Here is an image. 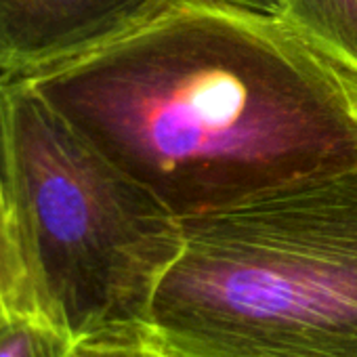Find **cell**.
Segmentation results:
<instances>
[{"label": "cell", "instance_id": "cell-1", "mask_svg": "<svg viewBox=\"0 0 357 357\" xmlns=\"http://www.w3.org/2000/svg\"><path fill=\"white\" fill-rule=\"evenodd\" d=\"M20 80L178 221L357 166V74L284 17L225 0H164Z\"/></svg>", "mask_w": 357, "mask_h": 357}, {"label": "cell", "instance_id": "cell-2", "mask_svg": "<svg viewBox=\"0 0 357 357\" xmlns=\"http://www.w3.org/2000/svg\"><path fill=\"white\" fill-rule=\"evenodd\" d=\"M149 334L168 357H357V166L183 221Z\"/></svg>", "mask_w": 357, "mask_h": 357}, {"label": "cell", "instance_id": "cell-3", "mask_svg": "<svg viewBox=\"0 0 357 357\" xmlns=\"http://www.w3.org/2000/svg\"><path fill=\"white\" fill-rule=\"evenodd\" d=\"M0 145L45 313L76 340L149 332L183 221L20 78H0Z\"/></svg>", "mask_w": 357, "mask_h": 357}, {"label": "cell", "instance_id": "cell-4", "mask_svg": "<svg viewBox=\"0 0 357 357\" xmlns=\"http://www.w3.org/2000/svg\"><path fill=\"white\" fill-rule=\"evenodd\" d=\"M164 0H0V78H22L128 32Z\"/></svg>", "mask_w": 357, "mask_h": 357}, {"label": "cell", "instance_id": "cell-5", "mask_svg": "<svg viewBox=\"0 0 357 357\" xmlns=\"http://www.w3.org/2000/svg\"><path fill=\"white\" fill-rule=\"evenodd\" d=\"M278 15L357 74V0H282Z\"/></svg>", "mask_w": 357, "mask_h": 357}, {"label": "cell", "instance_id": "cell-6", "mask_svg": "<svg viewBox=\"0 0 357 357\" xmlns=\"http://www.w3.org/2000/svg\"><path fill=\"white\" fill-rule=\"evenodd\" d=\"M9 311L47 315L22 252L7 188L0 183V313Z\"/></svg>", "mask_w": 357, "mask_h": 357}, {"label": "cell", "instance_id": "cell-7", "mask_svg": "<svg viewBox=\"0 0 357 357\" xmlns=\"http://www.w3.org/2000/svg\"><path fill=\"white\" fill-rule=\"evenodd\" d=\"M76 338L40 313H0V357H70Z\"/></svg>", "mask_w": 357, "mask_h": 357}, {"label": "cell", "instance_id": "cell-8", "mask_svg": "<svg viewBox=\"0 0 357 357\" xmlns=\"http://www.w3.org/2000/svg\"><path fill=\"white\" fill-rule=\"evenodd\" d=\"M70 357H168L149 332L78 340Z\"/></svg>", "mask_w": 357, "mask_h": 357}, {"label": "cell", "instance_id": "cell-9", "mask_svg": "<svg viewBox=\"0 0 357 357\" xmlns=\"http://www.w3.org/2000/svg\"><path fill=\"white\" fill-rule=\"evenodd\" d=\"M225 3H234V5H244L250 9H259V11H267V13H280V5L282 0H225Z\"/></svg>", "mask_w": 357, "mask_h": 357}, {"label": "cell", "instance_id": "cell-10", "mask_svg": "<svg viewBox=\"0 0 357 357\" xmlns=\"http://www.w3.org/2000/svg\"><path fill=\"white\" fill-rule=\"evenodd\" d=\"M0 183H5V166H3V145H0Z\"/></svg>", "mask_w": 357, "mask_h": 357}]
</instances>
